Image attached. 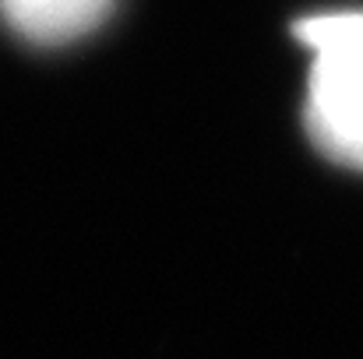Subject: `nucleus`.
Here are the masks:
<instances>
[{"label":"nucleus","instance_id":"f257e3e1","mask_svg":"<svg viewBox=\"0 0 363 359\" xmlns=\"http://www.w3.org/2000/svg\"><path fill=\"white\" fill-rule=\"evenodd\" d=\"M296 39L311 50L307 134L321 155L363 173V11L311 14Z\"/></svg>","mask_w":363,"mask_h":359},{"label":"nucleus","instance_id":"f03ea898","mask_svg":"<svg viewBox=\"0 0 363 359\" xmlns=\"http://www.w3.org/2000/svg\"><path fill=\"white\" fill-rule=\"evenodd\" d=\"M117 0H0L4 21L35 46H60L99 28Z\"/></svg>","mask_w":363,"mask_h":359}]
</instances>
